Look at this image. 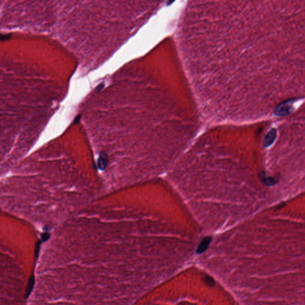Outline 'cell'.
Segmentation results:
<instances>
[{"label": "cell", "instance_id": "obj_1", "mask_svg": "<svg viewBox=\"0 0 305 305\" xmlns=\"http://www.w3.org/2000/svg\"><path fill=\"white\" fill-rule=\"evenodd\" d=\"M292 106V103L290 100L289 101H284L281 104L278 105L275 110L276 115L283 116L288 115L291 112V107Z\"/></svg>", "mask_w": 305, "mask_h": 305}, {"label": "cell", "instance_id": "obj_2", "mask_svg": "<svg viewBox=\"0 0 305 305\" xmlns=\"http://www.w3.org/2000/svg\"><path fill=\"white\" fill-rule=\"evenodd\" d=\"M276 131L275 129H271L270 132L265 136L263 145L265 147L270 146L276 140Z\"/></svg>", "mask_w": 305, "mask_h": 305}, {"label": "cell", "instance_id": "obj_3", "mask_svg": "<svg viewBox=\"0 0 305 305\" xmlns=\"http://www.w3.org/2000/svg\"><path fill=\"white\" fill-rule=\"evenodd\" d=\"M259 178L261 181L267 186H272L276 183V180L274 178L267 176L264 172H262L259 175Z\"/></svg>", "mask_w": 305, "mask_h": 305}, {"label": "cell", "instance_id": "obj_4", "mask_svg": "<svg viewBox=\"0 0 305 305\" xmlns=\"http://www.w3.org/2000/svg\"><path fill=\"white\" fill-rule=\"evenodd\" d=\"M211 240L209 238H206L201 243V244H200L199 246L198 247V248H197V253L200 254V253H202L205 252L209 247V245L211 243Z\"/></svg>", "mask_w": 305, "mask_h": 305}, {"label": "cell", "instance_id": "obj_5", "mask_svg": "<svg viewBox=\"0 0 305 305\" xmlns=\"http://www.w3.org/2000/svg\"><path fill=\"white\" fill-rule=\"evenodd\" d=\"M206 284L209 286H213L215 284V280L211 276H206L203 279Z\"/></svg>", "mask_w": 305, "mask_h": 305}, {"label": "cell", "instance_id": "obj_6", "mask_svg": "<svg viewBox=\"0 0 305 305\" xmlns=\"http://www.w3.org/2000/svg\"><path fill=\"white\" fill-rule=\"evenodd\" d=\"M34 276H32L30 279L29 282V284L27 287V288H26V297H28L30 293L32 292V288H33V286H34Z\"/></svg>", "mask_w": 305, "mask_h": 305}]
</instances>
